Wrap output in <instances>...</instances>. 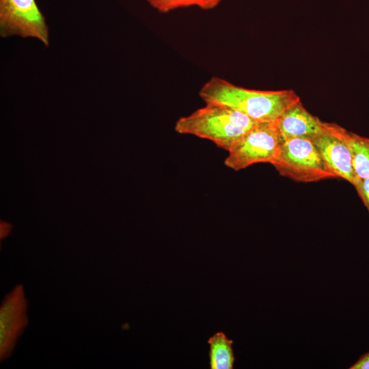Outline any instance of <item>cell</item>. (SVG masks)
<instances>
[{
    "label": "cell",
    "instance_id": "6da1fadb",
    "mask_svg": "<svg viewBox=\"0 0 369 369\" xmlns=\"http://www.w3.org/2000/svg\"><path fill=\"white\" fill-rule=\"evenodd\" d=\"M200 96L206 104L232 108L258 122L277 120L287 108L300 100L292 90H250L219 77L208 81L200 89Z\"/></svg>",
    "mask_w": 369,
    "mask_h": 369
},
{
    "label": "cell",
    "instance_id": "7a4b0ae2",
    "mask_svg": "<svg viewBox=\"0 0 369 369\" xmlns=\"http://www.w3.org/2000/svg\"><path fill=\"white\" fill-rule=\"evenodd\" d=\"M257 122L232 108L206 104L190 115L179 118L174 129L180 134L208 139L228 152Z\"/></svg>",
    "mask_w": 369,
    "mask_h": 369
},
{
    "label": "cell",
    "instance_id": "3957f363",
    "mask_svg": "<svg viewBox=\"0 0 369 369\" xmlns=\"http://www.w3.org/2000/svg\"><path fill=\"white\" fill-rule=\"evenodd\" d=\"M271 165L280 175L297 182L337 178L308 138L282 140L279 153Z\"/></svg>",
    "mask_w": 369,
    "mask_h": 369
},
{
    "label": "cell",
    "instance_id": "277c9868",
    "mask_svg": "<svg viewBox=\"0 0 369 369\" xmlns=\"http://www.w3.org/2000/svg\"><path fill=\"white\" fill-rule=\"evenodd\" d=\"M282 140L276 120L257 122L228 151L224 164L234 171L259 163L272 164Z\"/></svg>",
    "mask_w": 369,
    "mask_h": 369
},
{
    "label": "cell",
    "instance_id": "5b68a950",
    "mask_svg": "<svg viewBox=\"0 0 369 369\" xmlns=\"http://www.w3.org/2000/svg\"><path fill=\"white\" fill-rule=\"evenodd\" d=\"M0 35L31 38L49 44V27L34 0H0Z\"/></svg>",
    "mask_w": 369,
    "mask_h": 369
},
{
    "label": "cell",
    "instance_id": "8992f818",
    "mask_svg": "<svg viewBox=\"0 0 369 369\" xmlns=\"http://www.w3.org/2000/svg\"><path fill=\"white\" fill-rule=\"evenodd\" d=\"M28 301L21 284L3 298L0 307V361L10 357L28 323Z\"/></svg>",
    "mask_w": 369,
    "mask_h": 369
},
{
    "label": "cell",
    "instance_id": "52a82bcc",
    "mask_svg": "<svg viewBox=\"0 0 369 369\" xmlns=\"http://www.w3.org/2000/svg\"><path fill=\"white\" fill-rule=\"evenodd\" d=\"M342 127L325 122V128L311 139L327 165L336 176L352 185L355 179L350 149L343 137Z\"/></svg>",
    "mask_w": 369,
    "mask_h": 369
},
{
    "label": "cell",
    "instance_id": "ba28073f",
    "mask_svg": "<svg viewBox=\"0 0 369 369\" xmlns=\"http://www.w3.org/2000/svg\"><path fill=\"white\" fill-rule=\"evenodd\" d=\"M282 139L308 138L321 133L325 122L310 113L300 100L287 108L276 120Z\"/></svg>",
    "mask_w": 369,
    "mask_h": 369
},
{
    "label": "cell",
    "instance_id": "9c48e42d",
    "mask_svg": "<svg viewBox=\"0 0 369 369\" xmlns=\"http://www.w3.org/2000/svg\"><path fill=\"white\" fill-rule=\"evenodd\" d=\"M342 133L351 151L355 179L368 177L369 138L348 132L343 128Z\"/></svg>",
    "mask_w": 369,
    "mask_h": 369
},
{
    "label": "cell",
    "instance_id": "30bf717a",
    "mask_svg": "<svg viewBox=\"0 0 369 369\" xmlns=\"http://www.w3.org/2000/svg\"><path fill=\"white\" fill-rule=\"evenodd\" d=\"M208 343L210 368L232 369L235 360L233 341L223 332L219 331L208 338Z\"/></svg>",
    "mask_w": 369,
    "mask_h": 369
},
{
    "label": "cell",
    "instance_id": "8fae6325",
    "mask_svg": "<svg viewBox=\"0 0 369 369\" xmlns=\"http://www.w3.org/2000/svg\"><path fill=\"white\" fill-rule=\"evenodd\" d=\"M154 8L161 13H166L172 10L197 6L205 9L204 0H147Z\"/></svg>",
    "mask_w": 369,
    "mask_h": 369
},
{
    "label": "cell",
    "instance_id": "7c38bea8",
    "mask_svg": "<svg viewBox=\"0 0 369 369\" xmlns=\"http://www.w3.org/2000/svg\"><path fill=\"white\" fill-rule=\"evenodd\" d=\"M369 213V176L355 179L353 184Z\"/></svg>",
    "mask_w": 369,
    "mask_h": 369
},
{
    "label": "cell",
    "instance_id": "4fadbf2b",
    "mask_svg": "<svg viewBox=\"0 0 369 369\" xmlns=\"http://www.w3.org/2000/svg\"><path fill=\"white\" fill-rule=\"evenodd\" d=\"M350 369H369V351L362 355Z\"/></svg>",
    "mask_w": 369,
    "mask_h": 369
},
{
    "label": "cell",
    "instance_id": "5bb4252c",
    "mask_svg": "<svg viewBox=\"0 0 369 369\" xmlns=\"http://www.w3.org/2000/svg\"><path fill=\"white\" fill-rule=\"evenodd\" d=\"M0 234H1V238H4L5 236H6L10 230H11V226L9 223H5V222H1V229H0Z\"/></svg>",
    "mask_w": 369,
    "mask_h": 369
},
{
    "label": "cell",
    "instance_id": "9a60e30c",
    "mask_svg": "<svg viewBox=\"0 0 369 369\" xmlns=\"http://www.w3.org/2000/svg\"><path fill=\"white\" fill-rule=\"evenodd\" d=\"M223 0H204L205 3V9H212L217 6Z\"/></svg>",
    "mask_w": 369,
    "mask_h": 369
}]
</instances>
